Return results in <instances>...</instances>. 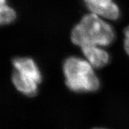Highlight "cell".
I'll return each mask as SVG.
<instances>
[{"label": "cell", "instance_id": "cell-2", "mask_svg": "<svg viewBox=\"0 0 129 129\" xmlns=\"http://www.w3.org/2000/svg\"><path fill=\"white\" fill-rule=\"evenodd\" d=\"M63 73L66 85L74 92H95L100 86L93 67L80 58H67L63 63Z\"/></svg>", "mask_w": 129, "mask_h": 129}, {"label": "cell", "instance_id": "cell-6", "mask_svg": "<svg viewBox=\"0 0 129 129\" xmlns=\"http://www.w3.org/2000/svg\"><path fill=\"white\" fill-rule=\"evenodd\" d=\"M12 82L18 91L28 96H34L36 94L38 84L34 80L22 75L16 70L12 74Z\"/></svg>", "mask_w": 129, "mask_h": 129}, {"label": "cell", "instance_id": "cell-8", "mask_svg": "<svg viewBox=\"0 0 129 129\" xmlns=\"http://www.w3.org/2000/svg\"><path fill=\"white\" fill-rule=\"evenodd\" d=\"M124 48L126 53L129 55V39H124Z\"/></svg>", "mask_w": 129, "mask_h": 129}, {"label": "cell", "instance_id": "cell-9", "mask_svg": "<svg viewBox=\"0 0 129 129\" xmlns=\"http://www.w3.org/2000/svg\"><path fill=\"white\" fill-rule=\"evenodd\" d=\"M93 129H105V128H94Z\"/></svg>", "mask_w": 129, "mask_h": 129}, {"label": "cell", "instance_id": "cell-4", "mask_svg": "<svg viewBox=\"0 0 129 129\" xmlns=\"http://www.w3.org/2000/svg\"><path fill=\"white\" fill-rule=\"evenodd\" d=\"M15 70L22 75L40 84L42 81V75L37 65L33 60L28 57H16L13 59Z\"/></svg>", "mask_w": 129, "mask_h": 129}, {"label": "cell", "instance_id": "cell-7", "mask_svg": "<svg viewBox=\"0 0 129 129\" xmlns=\"http://www.w3.org/2000/svg\"><path fill=\"white\" fill-rule=\"evenodd\" d=\"M0 22L1 24H8L14 21L16 13L13 9L7 6L5 0H0Z\"/></svg>", "mask_w": 129, "mask_h": 129}, {"label": "cell", "instance_id": "cell-1", "mask_svg": "<svg viewBox=\"0 0 129 129\" xmlns=\"http://www.w3.org/2000/svg\"><path fill=\"white\" fill-rule=\"evenodd\" d=\"M115 37V34L111 26L93 13L84 16L73 29L71 35L73 44L80 48L109 46Z\"/></svg>", "mask_w": 129, "mask_h": 129}, {"label": "cell", "instance_id": "cell-5", "mask_svg": "<svg viewBox=\"0 0 129 129\" xmlns=\"http://www.w3.org/2000/svg\"><path fill=\"white\" fill-rule=\"evenodd\" d=\"M81 49L87 61L94 68H102L109 63V54L98 46H85Z\"/></svg>", "mask_w": 129, "mask_h": 129}, {"label": "cell", "instance_id": "cell-3", "mask_svg": "<svg viewBox=\"0 0 129 129\" xmlns=\"http://www.w3.org/2000/svg\"><path fill=\"white\" fill-rule=\"evenodd\" d=\"M92 13L110 20H117L119 9L112 0H84Z\"/></svg>", "mask_w": 129, "mask_h": 129}]
</instances>
